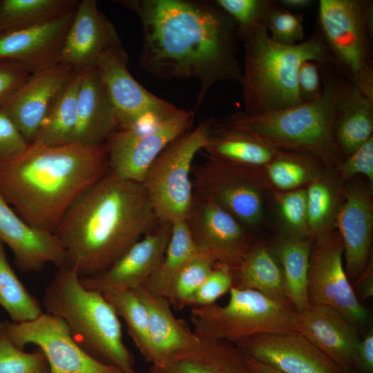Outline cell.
Instances as JSON below:
<instances>
[{
    "label": "cell",
    "instance_id": "21",
    "mask_svg": "<svg viewBox=\"0 0 373 373\" xmlns=\"http://www.w3.org/2000/svg\"><path fill=\"white\" fill-rule=\"evenodd\" d=\"M344 198L336 220L345 258V271L350 280H358L369 263L373 229L370 191L358 182L345 186Z\"/></svg>",
    "mask_w": 373,
    "mask_h": 373
},
{
    "label": "cell",
    "instance_id": "26",
    "mask_svg": "<svg viewBox=\"0 0 373 373\" xmlns=\"http://www.w3.org/2000/svg\"><path fill=\"white\" fill-rule=\"evenodd\" d=\"M146 307L151 342L150 365H160L188 348L197 335L184 320L177 318L168 298L142 286L133 289Z\"/></svg>",
    "mask_w": 373,
    "mask_h": 373
},
{
    "label": "cell",
    "instance_id": "31",
    "mask_svg": "<svg viewBox=\"0 0 373 373\" xmlns=\"http://www.w3.org/2000/svg\"><path fill=\"white\" fill-rule=\"evenodd\" d=\"M81 79L82 70H74L55 99L31 144L58 146L71 143L77 123Z\"/></svg>",
    "mask_w": 373,
    "mask_h": 373
},
{
    "label": "cell",
    "instance_id": "8",
    "mask_svg": "<svg viewBox=\"0 0 373 373\" xmlns=\"http://www.w3.org/2000/svg\"><path fill=\"white\" fill-rule=\"evenodd\" d=\"M373 3L370 0H321L319 32L336 64L354 86L373 100Z\"/></svg>",
    "mask_w": 373,
    "mask_h": 373
},
{
    "label": "cell",
    "instance_id": "44",
    "mask_svg": "<svg viewBox=\"0 0 373 373\" xmlns=\"http://www.w3.org/2000/svg\"><path fill=\"white\" fill-rule=\"evenodd\" d=\"M30 145L10 117L0 110V165L21 155Z\"/></svg>",
    "mask_w": 373,
    "mask_h": 373
},
{
    "label": "cell",
    "instance_id": "42",
    "mask_svg": "<svg viewBox=\"0 0 373 373\" xmlns=\"http://www.w3.org/2000/svg\"><path fill=\"white\" fill-rule=\"evenodd\" d=\"M213 2L236 23L239 37L260 23L274 4L273 0H216Z\"/></svg>",
    "mask_w": 373,
    "mask_h": 373
},
{
    "label": "cell",
    "instance_id": "39",
    "mask_svg": "<svg viewBox=\"0 0 373 373\" xmlns=\"http://www.w3.org/2000/svg\"><path fill=\"white\" fill-rule=\"evenodd\" d=\"M0 373H50V367L40 349L18 348L0 328Z\"/></svg>",
    "mask_w": 373,
    "mask_h": 373
},
{
    "label": "cell",
    "instance_id": "30",
    "mask_svg": "<svg viewBox=\"0 0 373 373\" xmlns=\"http://www.w3.org/2000/svg\"><path fill=\"white\" fill-rule=\"evenodd\" d=\"M312 239L285 236L276 242L274 249L282 265L287 297L300 313L309 306L308 273Z\"/></svg>",
    "mask_w": 373,
    "mask_h": 373
},
{
    "label": "cell",
    "instance_id": "49",
    "mask_svg": "<svg viewBox=\"0 0 373 373\" xmlns=\"http://www.w3.org/2000/svg\"><path fill=\"white\" fill-rule=\"evenodd\" d=\"M361 286V295L363 298L372 296L373 282H372V265L367 264L365 271L357 280Z\"/></svg>",
    "mask_w": 373,
    "mask_h": 373
},
{
    "label": "cell",
    "instance_id": "16",
    "mask_svg": "<svg viewBox=\"0 0 373 373\" xmlns=\"http://www.w3.org/2000/svg\"><path fill=\"white\" fill-rule=\"evenodd\" d=\"M172 231V224L158 227L133 245L104 270L79 278L86 289L102 294L133 290L143 286L160 264Z\"/></svg>",
    "mask_w": 373,
    "mask_h": 373
},
{
    "label": "cell",
    "instance_id": "51",
    "mask_svg": "<svg viewBox=\"0 0 373 373\" xmlns=\"http://www.w3.org/2000/svg\"><path fill=\"white\" fill-rule=\"evenodd\" d=\"M249 359L253 367L257 373H283L269 365L256 361L251 358Z\"/></svg>",
    "mask_w": 373,
    "mask_h": 373
},
{
    "label": "cell",
    "instance_id": "10",
    "mask_svg": "<svg viewBox=\"0 0 373 373\" xmlns=\"http://www.w3.org/2000/svg\"><path fill=\"white\" fill-rule=\"evenodd\" d=\"M191 178L195 195L216 203L242 224L258 225L262 217L264 192L270 187L263 169L206 157L203 163L193 164Z\"/></svg>",
    "mask_w": 373,
    "mask_h": 373
},
{
    "label": "cell",
    "instance_id": "1",
    "mask_svg": "<svg viewBox=\"0 0 373 373\" xmlns=\"http://www.w3.org/2000/svg\"><path fill=\"white\" fill-rule=\"evenodd\" d=\"M142 28V68L164 80L199 81L195 108L209 90L222 81L240 84L236 56L240 38L234 21L213 1L122 0Z\"/></svg>",
    "mask_w": 373,
    "mask_h": 373
},
{
    "label": "cell",
    "instance_id": "24",
    "mask_svg": "<svg viewBox=\"0 0 373 373\" xmlns=\"http://www.w3.org/2000/svg\"><path fill=\"white\" fill-rule=\"evenodd\" d=\"M117 129L116 114L98 70L95 66L82 69L71 143L104 144Z\"/></svg>",
    "mask_w": 373,
    "mask_h": 373
},
{
    "label": "cell",
    "instance_id": "32",
    "mask_svg": "<svg viewBox=\"0 0 373 373\" xmlns=\"http://www.w3.org/2000/svg\"><path fill=\"white\" fill-rule=\"evenodd\" d=\"M314 156L302 152L280 150L264 168L270 187L279 191L300 189L321 175Z\"/></svg>",
    "mask_w": 373,
    "mask_h": 373
},
{
    "label": "cell",
    "instance_id": "19",
    "mask_svg": "<svg viewBox=\"0 0 373 373\" xmlns=\"http://www.w3.org/2000/svg\"><path fill=\"white\" fill-rule=\"evenodd\" d=\"M73 70L58 64L31 73L2 107L26 142L31 144L55 99Z\"/></svg>",
    "mask_w": 373,
    "mask_h": 373
},
{
    "label": "cell",
    "instance_id": "25",
    "mask_svg": "<svg viewBox=\"0 0 373 373\" xmlns=\"http://www.w3.org/2000/svg\"><path fill=\"white\" fill-rule=\"evenodd\" d=\"M147 373H257L249 357L233 343L200 338Z\"/></svg>",
    "mask_w": 373,
    "mask_h": 373
},
{
    "label": "cell",
    "instance_id": "45",
    "mask_svg": "<svg viewBox=\"0 0 373 373\" xmlns=\"http://www.w3.org/2000/svg\"><path fill=\"white\" fill-rule=\"evenodd\" d=\"M342 179L348 180L358 174L365 175L373 183V137L352 154L345 156L338 167Z\"/></svg>",
    "mask_w": 373,
    "mask_h": 373
},
{
    "label": "cell",
    "instance_id": "37",
    "mask_svg": "<svg viewBox=\"0 0 373 373\" xmlns=\"http://www.w3.org/2000/svg\"><path fill=\"white\" fill-rule=\"evenodd\" d=\"M119 317L126 323L128 333L148 363L151 355L149 318L145 306L133 290L103 294Z\"/></svg>",
    "mask_w": 373,
    "mask_h": 373
},
{
    "label": "cell",
    "instance_id": "36",
    "mask_svg": "<svg viewBox=\"0 0 373 373\" xmlns=\"http://www.w3.org/2000/svg\"><path fill=\"white\" fill-rule=\"evenodd\" d=\"M337 187L321 175L306 189L307 227L312 239L332 231L341 206Z\"/></svg>",
    "mask_w": 373,
    "mask_h": 373
},
{
    "label": "cell",
    "instance_id": "22",
    "mask_svg": "<svg viewBox=\"0 0 373 373\" xmlns=\"http://www.w3.org/2000/svg\"><path fill=\"white\" fill-rule=\"evenodd\" d=\"M0 241L11 249L15 264L22 272L41 271L48 263L64 266L65 250L50 232L27 224L0 195Z\"/></svg>",
    "mask_w": 373,
    "mask_h": 373
},
{
    "label": "cell",
    "instance_id": "48",
    "mask_svg": "<svg viewBox=\"0 0 373 373\" xmlns=\"http://www.w3.org/2000/svg\"><path fill=\"white\" fill-rule=\"evenodd\" d=\"M354 368L361 373H373V332L370 330L363 338H361Z\"/></svg>",
    "mask_w": 373,
    "mask_h": 373
},
{
    "label": "cell",
    "instance_id": "43",
    "mask_svg": "<svg viewBox=\"0 0 373 373\" xmlns=\"http://www.w3.org/2000/svg\"><path fill=\"white\" fill-rule=\"evenodd\" d=\"M233 287L231 269L227 266L216 264L191 298L189 306L202 307L215 303L216 301Z\"/></svg>",
    "mask_w": 373,
    "mask_h": 373
},
{
    "label": "cell",
    "instance_id": "20",
    "mask_svg": "<svg viewBox=\"0 0 373 373\" xmlns=\"http://www.w3.org/2000/svg\"><path fill=\"white\" fill-rule=\"evenodd\" d=\"M122 45L115 26L99 10L97 1L82 0L66 35L59 64L80 70L94 66L107 50Z\"/></svg>",
    "mask_w": 373,
    "mask_h": 373
},
{
    "label": "cell",
    "instance_id": "46",
    "mask_svg": "<svg viewBox=\"0 0 373 373\" xmlns=\"http://www.w3.org/2000/svg\"><path fill=\"white\" fill-rule=\"evenodd\" d=\"M30 74L25 66L17 61L0 59V109Z\"/></svg>",
    "mask_w": 373,
    "mask_h": 373
},
{
    "label": "cell",
    "instance_id": "7",
    "mask_svg": "<svg viewBox=\"0 0 373 373\" xmlns=\"http://www.w3.org/2000/svg\"><path fill=\"white\" fill-rule=\"evenodd\" d=\"M225 305L192 307L190 319L199 337L233 344L249 336L297 331L298 313L252 289L231 287Z\"/></svg>",
    "mask_w": 373,
    "mask_h": 373
},
{
    "label": "cell",
    "instance_id": "33",
    "mask_svg": "<svg viewBox=\"0 0 373 373\" xmlns=\"http://www.w3.org/2000/svg\"><path fill=\"white\" fill-rule=\"evenodd\" d=\"M75 0H0L2 31L44 22L76 9Z\"/></svg>",
    "mask_w": 373,
    "mask_h": 373
},
{
    "label": "cell",
    "instance_id": "17",
    "mask_svg": "<svg viewBox=\"0 0 373 373\" xmlns=\"http://www.w3.org/2000/svg\"><path fill=\"white\" fill-rule=\"evenodd\" d=\"M234 345L249 358L283 373H343L298 331L256 334Z\"/></svg>",
    "mask_w": 373,
    "mask_h": 373
},
{
    "label": "cell",
    "instance_id": "27",
    "mask_svg": "<svg viewBox=\"0 0 373 373\" xmlns=\"http://www.w3.org/2000/svg\"><path fill=\"white\" fill-rule=\"evenodd\" d=\"M373 133V100L365 96L347 78H343L336 104L334 135L336 144L347 156Z\"/></svg>",
    "mask_w": 373,
    "mask_h": 373
},
{
    "label": "cell",
    "instance_id": "6",
    "mask_svg": "<svg viewBox=\"0 0 373 373\" xmlns=\"http://www.w3.org/2000/svg\"><path fill=\"white\" fill-rule=\"evenodd\" d=\"M42 305L46 313L64 321L75 341L90 356L122 373H139L133 353L124 343L115 311L102 294L83 287L74 269L58 268L44 291Z\"/></svg>",
    "mask_w": 373,
    "mask_h": 373
},
{
    "label": "cell",
    "instance_id": "50",
    "mask_svg": "<svg viewBox=\"0 0 373 373\" xmlns=\"http://www.w3.org/2000/svg\"><path fill=\"white\" fill-rule=\"evenodd\" d=\"M281 7L289 9H304L313 3L312 0H280L277 1Z\"/></svg>",
    "mask_w": 373,
    "mask_h": 373
},
{
    "label": "cell",
    "instance_id": "47",
    "mask_svg": "<svg viewBox=\"0 0 373 373\" xmlns=\"http://www.w3.org/2000/svg\"><path fill=\"white\" fill-rule=\"evenodd\" d=\"M319 64L314 61H306L300 66L297 84L299 96L303 103L318 99L323 92L321 82Z\"/></svg>",
    "mask_w": 373,
    "mask_h": 373
},
{
    "label": "cell",
    "instance_id": "9",
    "mask_svg": "<svg viewBox=\"0 0 373 373\" xmlns=\"http://www.w3.org/2000/svg\"><path fill=\"white\" fill-rule=\"evenodd\" d=\"M214 122L207 119L172 142L155 158L142 182L160 222L184 221L194 191L195 155L207 144Z\"/></svg>",
    "mask_w": 373,
    "mask_h": 373
},
{
    "label": "cell",
    "instance_id": "14",
    "mask_svg": "<svg viewBox=\"0 0 373 373\" xmlns=\"http://www.w3.org/2000/svg\"><path fill=\"white\" fill-rule=\"evenodd\" d=\"M122 45L102 53L95 66L114 108L118 129H131L164 119L178 108L144 88L130 73Z\"/></svg>",
    "mask_w": 373,
    "mask_h": 373
},
{
    "label": "cell",
    "instance_id": "15",
    "mask_svg": "<svg viewBox=\"0 0 373 373\" xmlns=\"http://www.w3.org/2000/svg\"><path fill=\"white\" fill-rule=\"evenodd\" d=\"M198 252L234 269L252 248L242 224L211 200L194 193L184 220Z\"/></svg>",
    "mask_w": 373,
    "mask_h": 373
},
{
    "label": "cell",
    "instance_id": "28",
    "mask_svg": "<svg viewBox=\"0 0 373 373\" xmlns=\"http://www.w3.org/2000/svg\"><path fill=\"white\" fill-rule=\"evenodd\" d=\"M202 151L206 157L248 168L263 169L279 153L278 149L240 130L213 126Z\"/></svg>",
    "mask_w": 373,
    "mask_h": 373
},
{
    "label": "cell",
    "instance_id": "34",
    "mask_svg": "<svg viewBox=\"0 0 373 373\" xmlns=\"http://www.w3.org/2000/svg\"><path fill=\"white\" fill-rule=\"evenodd\" d=\"M198 254L185 222L173 223L164 256L157 269L142 287L153 294L166 298L169 283L174 274Z\"/></svg>",
    "mask_w": 373,
    "mask_h": 373
},
{
    "label": "cell",
    "instance_id": "5",
    "mask_svg": "<svg viewBox=\"0 0 373 373\" xmlns=\"http://www.w3.org/2000/svg\"><path fill=\"white\" fill-rule=\"evenodd\" d=\"M334 66L320 65L323 92L318 99L259 115L238 112L222 124L246 132L278 149L310 154L325 166L338 169L345 156L335 141L334 126L343 77Z\"/></svg>",
    "mask_w": 373,
    "mask_h": 373
},
{
    "label": "cell",
    "instance_id": "2",
    "mask_svg": "<svg viewBox=\"0 0 373 373\" xmlns=\"http://www.w3.org/2000/svg\"><path fill=\"white\" fill-rule=\"evenodd\" d=\"M159 224L142 184L108 171L70 206L54 234L65 250L63 267L82 278L108 267Z\"/></svg>",
    "mask_w": 373,
    "mask_h": 373
},
{
    "label": "cell",
    "instance_id": "40",
    "mask_svg": "<svg viewBox=\"0 0 373 373\" xmlns=\"http://www.w3.org/2000/svg\"><path fill=\"white\" fill-rule=\"evenodd\" d=\"M263 26L271 39L278 44L292 46L304 41L303 15L291 12L276 1L265 16Z\"/></svg>",
    "mask_w": 373,
    "mask_h": 373
},
{
    "label": "cell",
    "instance_id": "12",
    "mask_svg": "<svg viewBox=\"0 0 373 373\" xmlns=\"http://www.w3.org/2000/svg\"><path fill=\"white\" fill-rule=\"evenodd\" d=\"M308 273L310 305H325L337 311L357 330L367 319L343 264L344 247L338 231L312 239Z\"/></svg>",
    "mask_w": 373,
    "mask_h": 373
},
{
    "label": "cell",
    "instance_id": "53",
    "mask_svg": "<svg viewBox=\"0 0 373 373\" xmlns=\"http://www.w3.org/2000/svg\"><path fill=\"white\" fill-rule=\"evenodd\" d=\"M0 32H1V30H0Z\"/></svg>",
    "mask_w": 373,
    "mask_h": 373
},
{
    "label": "cell",
    "instance_id": "11",
    "mask_svg": "<svg viewBox=\"0 0 373 373\" xmlns=\"http://www.w3.org/2000/svg\"><path fill=\"white\" fill-rule=\"evenodd\" d=\"M195 112L178 108L167 117L147 125L115 131L104 143L108 171L121 179L142 183L155 158L190 130Z\"/></svg>",
    "mask_w": 373,
    "mask_h": 373
},
{
    "label": "cell",
    "instance_id": "41",
    "mask_svg": "<svg viewBox=\"0 0 373 373\" xmlns=\"http://www.w3.org/2000/svg\"><path fill=\"white\" fill-rule=\"evenodd\" d=\"M276 191L280 218L287 236L312 238L307 227L306 189Z\"/></svg>",
    "mask_w": 373,
    "mask_h": 373
},
{
    "label": "cell",
    "instance_id": "23",
    "mask_svg": "<svg viewBox=\"0 0 373 373\" xmlns=\"http://www.w3.org/2000/svg\"><path fill=\"white\" fill-rule=\"evenodd\" d=\"M297 331L343 372L354 368L361 338L358 330L335 309L309 305L298 313Z\"/></svg>",
    "mask_w": 373,
    "mask_h": 373
},
{
    "label": "cell",
    "instance_id": "3",
    "mask_svg": "<svg viewBox=\"0 0 373 373\" xmlns=\"http://www.w3.org/2000/svg\"><path fill=\"white\" fill-rule=\"evenodd\" d=\"M108 171L104 144H30L0 165V195L30 226L54 233L70 206Z\"/></svg>",
    "mask_w": 373,
    "mask_h": 373
},
{
    "label": "cell",
    "instance_id": "18",
    "mask_svg": "<svg viewBox=\"0 0 373 373\" xmlns=\"http://www.w3.org/2000/svg\"><path fill=\"white\" fill-rule=\"evenodd\" d=\"M75 11L37 24L0 32V59L17 61L31 73L59 64Z\"/></svg>",
    "mask_w": 373,
    "mask_h": 373
},
{
    "label": "cell",
    "instance_id": "4",
    "mask_svg": "<svg viewBox=\"0 0 373 373\" xmlns=\"http://www.w3.org/2000/svg\"><path fill=\"white\" fill-rule=\"evenodd\" d=\"M240 38L244 41L240 82L243 112L248 115L280 111L303 103L297 84L303 62L336 65L319 30L301 43L287 46L271 40L267 28L258 23Z\"/></svg>",
    "mask_w": 373,
    "mask_h": 373
},
{
    "label": "cell",
    "instance_id": "38",
    "mask_svg": "<svg viewBox=\"0 0 373 373\" xmlns=\"http://www.w3.org/2000/svg\"><path fill=\"white\" fill-rule=\"evenodd\" d=\"M216 265L211 259L200 254L187 260L169 283L166 298L171 307L181 309L188 306L191 298Z\"/></svg>",
    "mask_w": 373,
    "mask_h": 373
},
{
    "label": "cell",
    "instance_id": "52",
    "mask_svg": "<svg viewBox=\"0 0 373 373\" xmlns=\"http://www.w3.org/2000/svg\"><path fill=\"white\" fill-rule=\"evenodd\" d=\"M343 373H354V369H353V370H350V371H347V372H343Z\"/></svg>",
    "mask_w": 373,
    "mask_h": 373
},
{
    "label": "cell",
    "instance_id": "29",
    "mask_svg": "<svg viewBox=\"0 0 373 373\" xmlns=\"http://www.w3.org/2000/svg\"><path fill=\"white\" fill-rule=\"evenodd\" d=\"M231 271L232 287L256 290L271 300L291 305L287 295L283 271L265 247H252Z\"/></svg>",
    "mask_w": 373,
    "mask_h": 373
},
{
    "label": "cell",
    "instance_id": "13",
    "mask_svg": "<svg viewBox=\"0 0 373 373\" xmlns=\"http://www.w3.org/2000/svg\"><path fill=\"white\" fill-rule=\"evenodd\" d=\"M0 328L18 348L35 345L45 354L50 373H122L88 354L73 339L60 317L42 312L33 320L0 321Z\"/></svg>",
    "mask_w": 373,
    "mask_h": 373
},
{
    "label": "cell",
    "instance_id": "35",
    "mask_svg": "<svg viewBox=\"0 0 373 373\" xmlns=\"http://www.w3.org/2000/svg\"><path fill=\"white\" fill-rule=\"evenodd\" d=\"M4 247L0 241V306L12 322L33 320L43 312L41 303L17 277L8 260Z\"/></svg>",
    "mask_w": 373,
    "mask_h": 373
}]
</instances>
